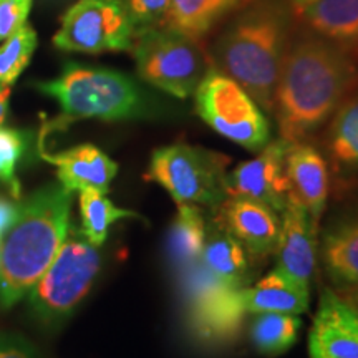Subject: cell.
<instances>
[{
    "label": "cell",
    "mask_w": 358,
    "mask_h": 358,
    "mask_svg": "<svg viewBox=\"0 0 358 358\" xmlns=\"http://www.w3.org/2000/svg\"><path fill=\"white\" fill-rule=\"evenodd\" d=\"M358 90V53L306 29L295 30L275 90L279 138L313 141L338 106Z\"/></svg>",
    "instance_id": "obj_1"
},
{
    "label": "cell",
    "mask_w": 358,
    "mask_h": 358,
    "mask_svg": "<svg viewBox=\"0 0 358 358\" xmlns=\"http://www.w3.org/2000/svg\"><path fill=\"white\" fill-rule=\"evenodd\" d=\"M290 0H252L222 24L208 47L213 69L239 83L267 115L295 34Z\"/></svg>",
    "instance_id": "obj_2"
},
{
    "label": "cell",
    "mask_w": 358,
    "mask_h": 358,
    "mask_svg": "<svg viewBox=\"0 0 358 358\" xmlns=\"http://www.w3.org/2000/svg\"><path fill=\"white\" fill-rule=\"evenodd\" d=\"M71 191L60 182L40 187L20 203L17 221L0 243V308L24 299L70 232Z\"/></svg>",
    "instance_id": "obj_3"
},
{
    "label": "cell",
    "mask_w": 358,
    "mask_h": 358,
    "mask_svg": "<svg viewBox=\"0 0 358 358\" xmlns=\"http://www.w3.org/2000/svg\"><path fill=\"white\" fill-rule=\"evenodd\" d=\"M35 87L60 105L62 115L52 128H65L88 118L118 122L164 113L163 105L131 77L100 66L70 62L57 78L38 82Z\"/></svg>",
    "instance_id": "obj_4"
},
{
    "label": "cell",
    "mask_w": 358,
    "mask_h": 358,
    "mask_svg": "<svg viewBox=\"0 0 358 358\" xmlns=\"http://www.w3.org/2000/svg\"><path fill=\"white\" fill-rule=\"evenodd\" d=\"M138 77L159 92L179 100L194 96L213 69L203 42L156 27L134 37L131 47Z\"/></svg>",
    "instance_id": "obj_5"
},
{
    "label": "cell",
    "mask_w": 358,
    "mask_h": 358,
    "mask_svg": "<svg viewBox=\"0 0 358 358\" xmlns=\"http://www.w3.org/2000/svg\"><path fill=\"white\" fill-rule=\"evenodd\" d=\"M227 156L174 143L153 151L145 179L166 189L176 204H194L214 213L227 198Z\"/></svg>",
    "instance_id": "obj_6"
},
{
    "label": "cell",
    "mask_w": 358,
    "mask_h": 358,
    "mask_svg": "<svg viewBox=\"0 0 358 358\" xmlns=\"http://www.w3.org/2000/svg\"><path fill=\"white\" fill-rule=\"evenodd\" d=\"M101 268V254L82 232L70 227L47 271L29 292L32 310L43 324H58L77 308Z\"/></svg>",
    "instance_id": "obj_7"
},
{
    "label": "cell",
    "mask_w": 358,
    "mask_h": 358,
    "mask_svg": "<svg viewBox=\"0 0 358 358\" xmlns=\"http://www.w3.org/2000/svg\"><path fill=\"white\" fill-rule=\"evenodd\" d=\"M194 108L222 138L249 151H261L272 138L267 113L234 80L211 69L194 92Z\"/></svg>",
    "instance_id": "obj_8"
},
{
    "label": "cell",
    "mask_w": 358,
    "mask_h": 358,
    "mask_svg": "<svg viewBox=\"0 0 358 358\" xmlns=\"http://www.w3.org/2000/svg\"><path fill=\"white\" fill-rule=\"evenodd\" d=\"M187 320L192 334L209 343H229L248 315L241 289L222 284L198 264L182 274Z\"/></svg>",
    "instance_id": "obj_9"
},
{
    "label": "cell",
    "mask_w": 358,
    "mask_h": 358,
    "mask_svg": "<svg viewBox=\"0 0 358 358\" xmlns=\"http://www.w3.org/2000/svg\"><path fill=\"white\" fill-rule=\"evenodd\" d=\"M133 42L131 22L120 0H78L53 37L60 50L80 53L131 50Z\"/></svg>",
    "instance_id": "obj_10"
},
{
    "label": "cell",
    "mask_w": 358,
    "mask_h": 358,
    "mask_svg": "<svg viewBox=\"0 0 358 358\" xmlns=\"http://www.w3.org/2000/svg\"><path fill=\"white\" fill-rule=\"evenodd\" d=\"M290 143L277 138L268 141L254 159L241 163L227 173V198H248L262 203L282 214L289 203V185L285 176V155Z\"/></svg>",
    "instance_id": "obj_11"
},
{
    "label": "cell",
    "mask_w": 358,
    "mask_h": 358,
    "mask_svg": "<svg viewBox=\"0 0 358 358\" xmlns=\"http://www.w3.org/2000/svg\"><path fill=\"white\" fill-rule=\"evenodd\" d=\"M310 358H358V310L324 287L308 332Z\"/></svg>",
    "instance_id": "obj_12"
},
{
    "label": "cell",
    "mask_w": 358,
    "mask_h": 358,
    "mask_svg": "<svg viewBox=\"0 0 358 358\" xmlns=\"http://www.w3.org/2000/svg\"><path fill=\"white\" fill-rule=\"evenodd\" d=\"M214 222L239 241L249 257L274 256L280 236V214L248 198H226L214 211Z\"/></svg>",
    "instance_id": "obj_13"
},
{
    "label": "cell",
    "mask_w": 358,
    "mask_h": 358,
    "mask_svg": "<svg viewBox=\"0 0 358 358\" xmlns=\"http://www.w3.org/2000/svg\"><path fill=\"white\" fill-rule=\"evenodd\" d=\"M285 176L289 185V199L302 206L320 229V221L329 203L332 178L324 153L313 141L290 143L285 155Z\"/></svg>",
    "instance_id": "obj_14"
},
{
    "label": "cell",
    "mask_w": 358,
    "mask_h": 358,
    "mask_svg": "<svg viewBox=\"0 0 358 358\" xmlns=\"http://www.w3.org/2000/svg\"><path fill=\"white\" fill-rule=\"evenodd\" d=\"M319 232L302 206L289 199L280 214V236L274 256L280 272L310 290L317 272Z\"/></svg>",
    "instance_id": "obj_15"
},
{
    "label": "cell",
    "mask_w": 358,
    "mask_h": 358,
    "mask_svg": "<svg viewBox=\"0 0 358 358\" xmlns=\"http://www.w3.org/2000/svg\"><path fill=\"white\" fill-rule=\"evenodd\" d=\"M322 153L337 191L352 187L358 179V90L352 93L324 128Z\"/></svg>",
    "instance_id": "obj_16"
},
{
    "label": "cell",
    "mask_w": 358,
    "mask_h": 358,
    "mask_svg": "<svg viewBox=\"0 0 358 358\" xmlns=\"http://www.w3.org/2000/svg\"><path fill=\"white\" fill-rule=\"evenodd\" d=\"M319 252L332 289L358 287V204L330 219Z\"/></svg>",
    "instance_id": "obj_17"
},
{
    "label": "cell",
    "mask_w": 358,
    "mask_h": 358,
    "mask_svg": "<svg viewBox=\"0 0 358 358\" xmlns=\"http://www.w3.org/2000/svg\"><path fill=\"white\" fill-rule=\"evenodd\" d=\"M57 166L58 182L69 191L95 189L108 192L118 173V164L95 145H80L57 155L43 153Z\"/></svg>",
    "instance_id": "obj_18"
},
{
    "label": "cell",
    "mask_w": 358,
    "mask_h": 358,
    "mask_svg": "<svg viewBox=\"0 0 358 358\" xmlns=\"http://www.w3.org/2000/svg\"><path fill=\"white\" fill-rule=\"evenodd\" d=\"M295 13L302 29L358 53V0H313Z\"/></svg>",
    "instance_id": "obj_19"
},
{
    "label": "cell",
    "mask_w": 358,
    "mask_h": 358,
    "mask_svg": "<svg viewBox=\"0 0 358 358\" xmlns=\"http://www.w3.org/2000/svg\"><path fill=\"white\" fill-rule=\"evenodd\" d=\"M250 2L252 0H171L161 27L203 42L217 25Z\"/></svg>",
    "instance_id": "obj_20"
},
{
    "label": "cell",
    "mask_w": 358,
    "mask_h": 358,
    "mask_svg": "<svg viewBox=\"0 0 358 358\" xmlns=\"http://www.w3.org/2000/svg\"><path fill=\"white\" fill-rule=\"evenodd\" d=\"M308 292L310 290L274 268L254 285L241 289V299L245 312L254 315L266 312L299 315L308 308Z\"/></svg>",
    "instance_id": "obj_21"
},
{
    "label": "cell",
    "mask_w": 358,
    "mask_h": 358,
    "mask_svg": "<svg viewBox=\"0 0 358 358\" xmlns=\"http://www.w3.org/2000/svg\"><path fill=\"white\" fill-rule=\"evenodd\" d=\"M249 254L239 241L213 221L201 256V266L222 284L245 287L250 274Z\"/></svg>",
    "instance_id": "obj_22"
},
{
    "label": "cell",
    "mask_w": 358,
    "mask_h": 358,
    "mask_svg": "<svg viewBox=\"0 0 358 358\" xmlns=\"http://www.w3.org/2000/svg\"><path fill=\"white\" fill-rule=\"evenodd\" d=\"M208 231L209 226L201 208L178 204V214L168 234V256L178 272L185 274L201 264Z\"/></svg>",
    "instance_id": "obj_23"
},
{
    "label": "cell",
    "mask_w": 358,
    "mask_h": 358,
    "mask_svg": "<svg viewBox=\"0 0 358 358\" xmlns=\"http://www.w3.org/2000/svg\"><path fill=\"white\" fill-rule=\"evenodd\" d=\"M302 320L292 313H256L250 324V340L259 353L277 357L289 350L297 342Z\"/></svg>",
    "instance_id": "obj_24"
},
{
    "label": "cell",
    "mask_w": 358,
    "mask_h": 358,
    "mask_svg": "<svg viewBox=\"0 0 358 358\" xmlns=\"http://www.w3.org/2000/svg\"><path fill=\"white\" fill-rule=\"evenodd\" d=\"M80 214H82V232L85 239L96 248L105 243L108 237L110 226L120 219L140 217L136 213L128 209L116 208L111 201L106 198L105 192L95 189L80 191Z\"/></svg>",
    "instance_id": "obj_25"
},
{
    "label": "cell",
    "mask_w": 358,
    "mask_h": 358,
    "mask_svg": "<svg viewBox=\"0 0 358 358\" xmlns=\"http://www.w3.org/2000/svg\"><path fill=\"white\" fill-rule=\"evenodd\" d=\"M35 47H37V35L34 29L27 25L3 42L0 47V85L10 87L15 83V80L29 65Z\"/></svg>",
    "instance_id": "obj_26"
},
{
    "label": "cell",
    "mask_w": 358,
    "mask_h": 358,
    "mask_svg": "<svg viewBox=\"0 0 358 358\" xmlns=\"http://www.w3.org/2000/svg\"><path fill=\"white\" fill-rule=\"evenodd\" d=\"M25 148L27 134L24 131L0 128V182L8 187L13 199H20V182L15 168Z\"/></svg>",
    "instance_id": "obj_27"
},
{
    "label": "cell",
    "mask_w": 358,
    "mask_h": 358,
    "mask_svg": "<svg viewBox=\"0 0 358 358\" xmlns=\"http://www.w3.org/2000/svg\"><path fill=\"white\" fill-rule=\"evenodd\" d=\"M131 22L134 37L163 25L171 0H120Z\"/></svg>",
    "instance_id": "obj_28"
},
{
    "label": "cell",
    "mask_w": 358,
    "mask_h": 358,
    "mask_svg": "<svg viewBox=\"0 0 358 358\" xmlns=\"http://www.w3.org/2000/svg\"><path fill=\"white\" fill-rule=\"evenodd\" d=\"M32 0H0V42L19 32L25 25Z\"/></svg>",
    "instance_id": "obj_29"
},
{
    "label": "cell",
    "mask_w": 358,
    "mask_h": 358,
    "mask_svg": "<svg viewBox=\"0 0 358 358\" xmlns=\"http://www.w3.org/2000/svg\"><path fill=\"white\" fill-rule=\"evenodd\" d=\"M0 358H40L37 348L19 334L0 332Z\"/></svg>",
    "instance_id": "obj_30"
},
{
    "label": "cell",
    "mask_w": 358,
    "mask_h": 358,
    "mask_svg": "<svg viewBox=\"0 0 358 358\" xmlns=\"http://www.w3.org/2000/svg\"><path fill=\"white\" fill-rule=\"evenodd\" d=\"M19 211L20 204H17V199L12 201L0 196V243L19 217Z\"/></svg>",
    "instance_id": "obj_31"
},
{
    "label": "cell",
    "mask_w": 358,
    "mask_h": 358,
    "mask_svg": "<svg viewBox=\"0 0 358 358\" xmlns=\"http://www.w3.org/2000/svg\"><path fill=\"white\" fill-rule=\"evenodd\" d=\"M8 98H10V87L0 88V127H2L3 120H6V116H7Z\"/></svg>",
    "instance_id": "obj_32"
},
{
    "label": "cell",
    "mask_w": 358,
    "mask_h": 358,
    "mask_svg": "<svg viewBox=\"0 0 358 358\" xmlns=\"http://www.w3.org/2000/svg\"><path fill=\"white\" fill-rule=\"evenodd\" d=\"M337 292L342 295L345 301L350 303L352 307H355L358 310V287H350V289H342V290H337Z\"/></svg>",
    "instance_id": "obj_33"
},
{
    "label": "cell",
    "mask_w": 358,
    "mask_h": 358,
    "mask_svg": "<svg viewBox=\"0 0 358 358\" xmlns=\"http://www.w3.org/2000/svg\"><path fill=\"white\" fill-rule=\"evenodd\" d=\"M310 2H313V0H290V3H292V7L295 8V12L301 10V8H303L306 6H308Z\"/></svg>",
    "instance_id": "obj_34"
},
{
    "label": "cell",
    "mask_w": 358,
    "mask_h": 358,
    "mask_svg": "<svg viewBox=\"0 0 358 358\" xmlns=\"http://www.w3.org/2000/svg\"><path fill=\"white\" fill-rule=\"evenodd\" d=\"M3 87V85H0V88H2Z\"/></svg>",
    "instance_id": "obj_35"
}]
</instances>
